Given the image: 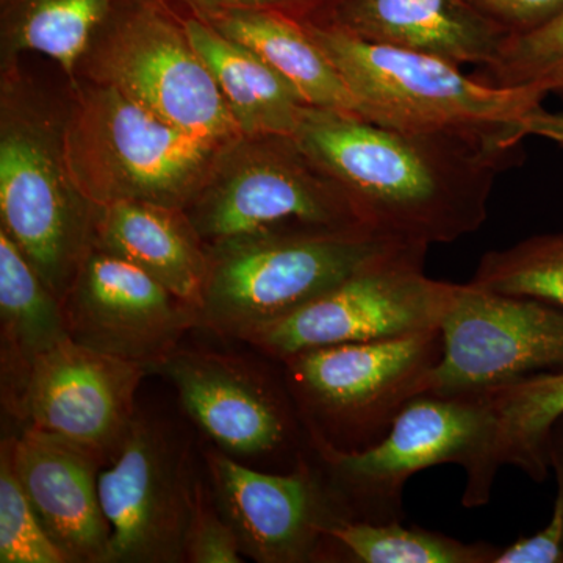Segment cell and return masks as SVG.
I'll return each instance as SVG.
<instances>
[{"mask_svg": "<svg viewBox=\"0 0 563 563\" xmlns=\"http://www.w3.org/2000/svg\"><path fill=\"white\" fill-rule=\"evenodd\" d=\"M187 562L240 563L243 553L232 526L218 510L213 496L202 483L198 487V501L192 514L187 539Z\"/></svg>", "mask_w": 563, "mask_h": 563, "instance_id": "cell-30", "label": "cell"}, {"mask_svg": "<svg viewBox=\"0 0 563 563\" xmlns=\"http://www.w3.org/2000/svg\"><path fill=\"white\" fill-rule=\"evenodd\" d=\"M195 49L209 66L243 136H295L307 103L257 54L192 13L184 20Z\"/></svg>", "mask_w": 563, "mask_h": 563, "instance_id": "cell-20", "label": "cell"}, {"mask_svg": "<svg viewBox=\"0 0 563 563\" xmlns=\"http://www.w3.org/2000/svg\"><path fill=\"white\" fill-rule=\"evenodd\" d=\"M192 13H213L222 10H273L299 21L313 20L328 9L333 0H180Z\"/></svg>", "mask_w": 563, "mask_h": 563, "instance_id": "cell-32", "label": "cell"}, {"mask_svg": "<svg viewBox=\"0 0 563 563\" xmlns=\"http://www.w3.org/2000/svg\"><path fill=\"white\" fill-rule=\"evenodd\" d=\"M333 548L344 561L355 563H495L503 551L493 543H466L402 521L368 523L342 518L325 528L321 558H329Z\"/></svg>", "mask_w": 563, "mask_h": 563, "instance_id": "cell-24", "label": "cell"}, {"mask_svg": "<svg viewBox=\"0 0 563 563\" xmlns=\"http://www.w3.org/2000/svg\"><path fill=\"white\" fill-rule=\"evenodd\" d=\"M495 418L493 466L514 465L542 484L550 473L551 428L563 415V369L485 391Z\"/></svg>", "mask_w": 563, "mask_h": 563, "instance_id": "cell-23", "label": "cell"}, {"mask_svg": "<svg viewBox=\"0 0 563 563\" xmlns=\"http://www.w3.org/2000/svg\"><path fill=\"white\" fill-rule=\"evenodd\" d=\"M0 562L68 563L18 481L5 442L0 453Z\"/></svg>", "mask_w": 563, "mask_h": 563, "instance_id": "cell-27", "label": "cell"}, {"mask_svg": "<svg viewBox=\"0 0 563 563\" xmlns=\"http://www.w3.org/2000/svg\"><path fill=\"white\" fill-rule=\"evenodd\" d=\"M96 210L70 179L62 140L35 122L3 118L0 229L60 299L92 247Z\"/></svg>", "mask_w": 563, "mask_h": 563, "instance_id": "cell-12", "label": "cell"}, {"mask_svg": "<svg viewBox=\"0 0 563 563\" xmlns=\"http://www.w3.org/2000/svg\"><path fill=\"white\" fill-rule=\"evenodd\" d=\"M88 51L96 84L199 139L221 144L243 139L184 20L165 0H114Z\"/></svg>", "mask_w": 563, "mask_h": 563, "instance_id": "cell-8", "label": "cell"}, {"mask_svg": "<svg viewBox=\"0 0 563 563\" xmlns=\"http://www.w3.org/2000/svg\"><path fill=\"white\" fill-rule=\"evenodd\" d=\"M428 247L409 246L354 274L244 342L277 362L336 344L376 342L440 328L454 284L424 274Z\"/></svg>", "mask_w": 563, "mask_h": 563, "instance_id": "cell-9", "label": "cell"}, {"mask_svg": "<svg viewBox=\"0 0 563 563\" xmlns=\"http://www.w3.org/2000/svg\"><path fill=\"white\" fill-rule=\"evenodd\" d=\"M409 246L374 229L231 240L207 247L201 328L246 340L354 274Z\"/></svg>", "mask_w": 563, "mask_h": 563, "instance_id": "cell-5", "label": "cell"}, {"mask_svg": "<svg viewBox=\"0 0 563 563\" xmlns=\"http://www.w3.org/2000/svg\"><path fill=\"white\" fill-rule=\"evenodd\" d=\"M440 331L442 355L422 395H479L563 369V310L537 299L454 284Z\"/></svg>", "mask_w": 563, "mask_h": 563, "instance_id": "cell-11", "label": "cell"}, {"mask_svg": "<svg viewBox=\"0 0 563 563\" xmlns=\"http://www.w3.org/2000/svg\"><path fill=\"white\" fill-rule=\"evenodd\" d=\"M517 128L523 140L526 136H540V139L563 143V113H551L543 110L542 106L528 111L518 121Z\"/></svg>", "mask_w": 563, "mask_h": 563, "instance_id": "cell-33", "label": "cell"}, {"mask_svg": "<svg viewBox=\"0 0 563 563\" xmlns=\"http://www.w3.org/2000/svg\"><path fill=\"white\" fill-rule=\"evenodd\" d=\"M295 140L342 185L368 225L424 247L453 243L484 224L496 177L521 144L401 131L310 106Z\"/></svg>", "mask_w": 563, "mask_h": 563, "instance_id": "cell-1", "label": "cell"}, {"mask_svg": "<svg viewBox=\"0 0 563 563\" xmlns=\"http://www.w3.org/2000/svg\"><path fill=\"white\" fill-rule=\"evenodd\" d=\"M548 457L558 481L550 523L542 531L503 548L495 563H563V415L551 428Z\"/></svg>", "mask_w": 563, "mask_h": 563, "instance_id": "cell-29", "label": "cell"}, {"mask_svg": "<svg viewBox=\"0 0 563 563\" xmlns=\"http://www.w3.org/2000/svg\"><path fill=\"white\" fill-rule=\"evenodd\" d=\"M29 501L68 563H106L110 526L99 498L106 462L77 444L25 428L7 440Z\"/></svg>", "mask_w": 563, "mask_h": 563, "instance_id": "cell-17", "label": "cell"}, {"mask_svg": "<svg viewBox=\"0 0 563 563\" xmlns=\"http://www.w3.org/2000/svg\"><path fill=\"white\" fill-rule=\"evenodd\" d=\"M69 339L88 350L157 369L199 310L133 263L92 246L62 299Z\"/></svg>", "mask_w": 563, "mask_h": 563, "instance_id": "cell-13", "label": "cell"}, {"mask_svg": "<svg viewBox=\"0 0 563 563\" xmlns=\"http://www.w3.org/2000/svg\"><path fill=\"white\" fill-rule=\"evenodd\" d=\"M309 457L290 473L273 474L255 472L218 451L207 453L213 501L252 561L321 559L325 528L336 515Z\"/></svg>", "mask_w": 563, "mask_h": 563, "instance_id": "cell-16", "label": "cell"}, {"mask_svg": "<svg viewBox=\"0 0 563 563\" xmlns=\"http://www.w3.org/2000/svg\"><path fill=\"white\" fill-rule=\"evenodd\" d=\"M470 282L563 310V233L532 236L507 250L487 252Z\"/></svg>", "mask_w": 563, "mask_h": 563, "instance_id": "cell-26", "label": "cell"}, {"mask_svg": "<svg viewBox=\"0 0 563 563\" xmlns=\"http://www.w3.org/2000/svg\"><path fill=\"white\" fill-rule=\"evenodd\" d=\"M310 21L459 66L488 68L512 38L470 0H333Z\"/></svg>", "mask_w": 563, "mask_h": 563, "instance_id": "cell-18", "label": "cell"}, {"mask_svg": "<svg viewBox=\"0 0 563 563\" xmlns=\"http://www.w3.org/2000/svg\"><path fill=\"white\" fill-rule=\"evenodd\" d=\"M550 92H563V73L550 81Z\"/></svg>", "mask_w": 563, "mask_h": 563, "instance_id": "cell-34", "label": "cell"}, {"mask_svg": "<svg viewBox=\"0 0 563 563\" xmlns=\"http://www.w3.org/2000/svg\"><path fill=\"white\" fill-rule=\"evenodd\" d=\"M92 246L133 263L201 310L209 251L184 210L136 201L98 207Z\"/></svg>", "mask_w": 563, "mask_h": 563, "instance_id": "cell-19", "label": "cell"}, {"mask_svg": "<svg viewBox=\"0 0 563 563\" xmlns=\"http://www.w3.org/2000/svg\"><path fill=\"white\" fill-rule=\"evenodd\" d=\"M114 0H2L3 41L10 51L47 55L74 80L80 58Z\"/></svg>", "mask_w": 563, "mask_h": 563, "instance_id": "cell-25", "label": "cell"}, {"mask_svg": "<svg viewBox=\"0 0 563 563\" xmlns=\"http://www.w3.org/2000/svg\"><path fill=\"white\" fill-rule=\"evenodd\" d=\"M184 211L207 247L247 236L373 229L295 136H243L225 147Z\"/></svg>", "mask_w": 563, "mask_h": 563, "instance_id": "cell-6", "label": "cell"}, {"mask_svg": "<svg viewBox=\"0 0 563 563\" xmlns=\"http://www.w3.org/2000/svg\"><path fill=\"white\" fill-rule=\"evenodd\" d=\"M495 418L485 393L417 396L396 417L379 443L343 453L310 446V457L336 518L368 523L404 520V487L415 474L455 463L465 470L462 504L490 503Z\"/></svg>", "mask_w": 563, "mask_h": 563, "instance_id": "cell-2", "label": "cell"}, {"mask_svg": "<svg viewBox=\"0 0 563 563\" xmlns=\"http://www.w3.org/2000/svg\"><path fill=\"white\" fill-rule=\"evenodd\" d=\"M485 69L483 81L501 88L542 85L563 73V11L553 21L507 41L498 62Z\"/></svg>", "mask_w": 563, "mask_h": 563, "instance_id": "cell-28", "label": "cell"}, {"mask_svg": "<svg viewBox=\"0 0 563 563\" xmlns=\"http://www.w3.org/2000/svg\"><path fill=\"white\" fill-rule=\"evenodd\" d=\"M155 372L172 380L185 412L224 453L266 457L309 442L285 379L232 355L179 346Z\"/></svg>", "mask_w": 563, "mask_h": 563, "instance_id": "cell-15", "label": "cell"}, {"mask_svg": "<svg viewBox=\"0 0 563 563\" xmlns=\"http://www.w3.org/2000/svg\"><path fill=\"white\" fill-rule=\"evenodd\" d=\"M146 373L139 363L68 339L33 362L9 402L25 428L62 437L110 463L131 431Z\"/></svg>", "mask_w": 563, "mask_h": 563, "instance_id": "cell-14", "label": "cell"}, {"mask_svg": "<svg viewBox=\"0 0 563 563\" xmlns=\"http://www.w3.org/2000/svg\"><path fill=\"white\" fill-rule=\"evenodd\" d=\"M442 331L299 352L284 379L310 446L354 453L372 448L424 391L442 355Z\"/></svg>", "mask_w": 563, "mask_h": 563, "instance_id": "cell-7", "label": "cell"}, {"mask_svg": "<svg viewBox=\"0 0 563 563\" xmlns=\"http://www.w3.org/2000/svg\"><path fill=\"white\" fill-rule=\"evenodd\" d=\"M512 36L543 27L563 11V0H470Z\"/></svg>", "mask_w": 563, "mask_h": 563, "instance_id": "cell-31", "label": "cell"}, {"mask_svg": "<svg viewBox=\"0 0 563 563\" xmlns=\"http://www.w3.org/2000/svg\"><path fill=\"white\" fill-rule=\"evenodd\" d=\"M231 144L180 131L99 84L80 92L62 135L70 179L95 207L136 201L185 210Z\"/></svg>", "mask_w": 563, "mask_h": 563, "instance_id": "cell-4", "label": "cell"}, {"mask_svg": "<svg viewBox=\"0 0 563 563\" xmlns=\"http://www.w3.org/2000/svg\"><path fill=\"white\" fill-rule=\"evenodd\" d=\"M302 22L350 88L358 117L387 128L521 143L518 121L550 95L542 85L495 87L442 58L372 43L325 22Z\"/></svg>", "mask_w": 563, "mask_h": 563, "instance_id": "cell-3", "label": "cell"}, {"mask_svg": "<svg viewBox=\"0 0 563 563\" xmlns=\"http://www.w3.org/2000/svg\"><path fill=\"white\" fill-rule=\"evenodd\" d=\"M2 369L9 399L40 355L69 339L62 299L44 284L9 233L0 229Z\"/></svg>", "mask_w": 563, "mask_h": 563, "instance_id": "cell-22", "label": "cell"}, {"mask_svg": "<svg viewBox=\"0 0 563 563\" xmlns=\"http://www.w3.org/2000/svg\"><path fill=\"white\" fill-rule=\"evenodd\" d=\"M199 483L187 444L165 422L136 413L113 461L99 473L110 526L106 563L187 562Z\"/></svg>", "mask_w": 563, "mask_h": 563, "instance_id": "cell-10", "label": "cell"}, {"mask_svg": "<svg viewBox=\"0 0 563 563\" xmlns=\"http://www.w3.org/2000/svg\"><path fill=\"white\" fill-rule=\"evenodd\" d=\"M198 16L268 63L307 106L358 114L350 88L302 21L273 10H222Z\"/></svg>", "mask_w": 563, "mask_h": 563, "instance_id": "cell-21", "label": "cell"}]
</instances>
